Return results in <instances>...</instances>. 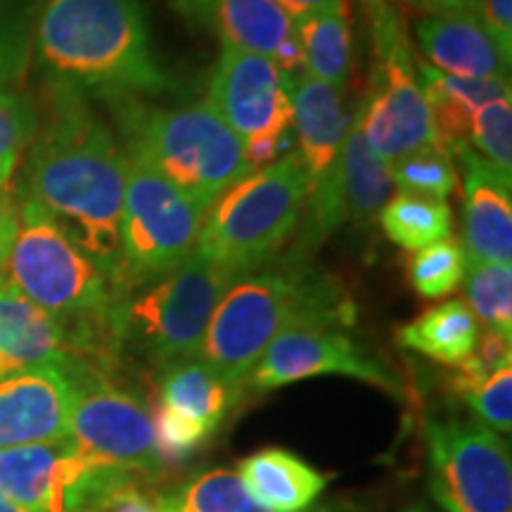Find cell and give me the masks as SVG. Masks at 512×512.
I'll use <instances>...</instances> for the list:
<instances>
[{
    "mask_svg": "<svg viewBox=\"0 0 512 512\" xmlns=\"http://www.w3.org/2000/svg\"><path fill=\"white\" fill-rule=\"evenodd\" d=\"M126 152L83 93L55 83L29 145L22 197L48 211L98 264L110 287L119 273Z\"/></svg>",
    "mask_w": 512,
    "mask_h": 512,
    "instance_id": "1",
    "label": "cell"
},
{
    "mask_svg": "<svg viewBox=\"0 0 512 512\" xmlns=\"http://www.w3.org/2000/svg\"><path fill=\"white\" fill-rule=\"evenodd\" d=\"M36 55L55 83L112 102L181 91L152 46L140 0H48L36 22Z\"/></svg>",
    "mask_w": 512,
    "mask_h": 512,
    "instance_id": "2",
    "label": "cell"
},
{
    "mask_svg": "<svg viewBox=\"0 0 512 512\" xmlns=\"http://www.w3.org/2000/svg\"><path fill=\"white\" fill-rule=\"evenodd\" d=\"M351 318L354 306L328 275L302 266L259 268L223 294L197 356L230 384L245 389L256 361L285 330L342 328Z\"/></svg>",
    "mask_w": 512,
    "mask_h": 512,
    "instance_id": "3",
    "label": "cell"
},
{
    "mask_svg": "<svg viewBox=\"0 0 512 512\" xmlns=\"http://www.w3.org/2000/svg\"><path fill=\"white\" fill-rule=\"evenodd\" d=\"M114 107L126 152L138 155L204 209L254 171L247 162L245 143L207 102L152 110L140 100H117Z\"/></svg>",
    "mask_w": 512,
    "mask_h": 512,
    "instance_id": "4",
    "label": "cell"
},
{
    "mask_svg": "<svg viewBox=\"0 0 512 512\" xmlns=\"http://www.w3.org/2000/svg\"><path fill=\"white\" fill-rule=\"evenodd\" d=\"M309 195V174L297 150L240 178L204 216L197 247L230 273L264 268L297 228Z\"/></svg>",
    "mask_w": 512,
    "mask_h": 512,
    "instance_id": "5",
    "label": "cell"
},
{
    "mask_svg": "<svg viewBox=\"0 0 512 512\" xmlns=\"http://www.w3.org/2000/svg\"><path fill=\"white\" fill-rule=\"evenodd\" d=\"M235 280L238 275L195 249L176 271L114 299L119 347L128 344L155 366L197 356L209 320Z\"/></svg>",
    "mask_w": 512,
    "mask_h": 512,
    "instance_id": "6",
    "label": "cell"
},
{
    "mask_svg": "<svg viewBox=\"0 0 512 512\" xmlns=\"http://www.w3.org/2000/svg\"><path fill=\"white\" fill-rule=\"evenodd\" d=\"M3 280L64 323L112 316L114 294L105 273L29 197L19 200V230L3 266Z\"/></svg>",
    "mask_w": 512,
    "mask_h": 512,
    "instance_id": "7",
    "label": "cell"
},
{
    "mask_svg": "<svg viewBox=\"0 0 512 512\" xmlns=\"http://www.w3.org/2000/svg\"><path fill=\"white\" fill-rule=\"evenodd\" d=\"M124 211L119 223V273L114 299L176 271L195 252L209 209L126 152Z\"/></svg>",
    "mask_w": 512,
    "mask_h": 512,
    "instance_id": "8",
    "label": "cell"
},
{
    "mask_svg": "<svg viewBox=\"0 0 512 512\" xmlns=\"http://www.w3.org/2000/svg\"><path fill=\"white\" fill-rule=\"evenodd\" d=\"M366 8L373 27L375 76L358 117L373 155L392 166L415 150L437 145V136L399 15L387 0H366Z\"/></svg>",
    "mask_w": 512,
    "mask_h": 512,
    "instance_id": "9",
    "label": "cell"
},
{
    "mask_svg": "<svg viewBox=\"0 0 512 512\" xmlns=\"http://www.w3.org/2000/svg\"><path fill=\"white\" fill-rule=\"evenodd\" d=\"M143 477L81 456L69 439L0 448V494L34 512H100Z\"/></svg>",
    "mask_w": 512,
    "mask_h": 512,
    "instance_id": "10",
    "label": "cell"
},
{
    "mask_svg": "<svg viewBox=\"0 0 512 512\" xmlns=\"http://www.w3.org/2000/svg\"><path fill=\"white\" fill-rule=\"evenodd\" d=\"M430 491L446 512H512L510 448L477 420L425 425Z\"/></svg>",
    "mask_w": 512,
    "mask_h": 512,
    "instance_id": "11",
    "label": "cell"
},
{
    "mask_svg": "<svg viewBox=\"0 0 512 512\" xmlns=\"http://www.w3.org/2000/svg\"><path fill=\"white\" fill-rule=\"evenodd\" d=\"M292 124L297 131L299 157L309 174V211L304 242L323 240L347 214L344 204L342 152L351 114L344 107L342 91L309 74L292 76Z\"/></svg>",
    "mask_w": 512,
    "mask_h": 512,
    "instance_id": "12",
    "label": "cell"
},
{
    "mask_svg": "<svg viewBox=\"0 0 512 512\" xmlns=\"http://www.w3.org/2000/svg\"><path fill=\"white\" fill-rule=\"evenodd\" d=\"M67 439L81 456L150 479L164 472L155 425L143 399L114 387L100 373L79 370Z\"/></svg>",
    "mask_w": 512,
    "mask_h": 512,
    "instance_id": "13",
    "label": "cell"
},
{
    "mask_svg": "<svg viewBox=\"0 0 512 512\" xmlns=\"http://www.w3.org/2000/svg\"><path fill=\"white\" fill-rule=\"evenodd\" d=\"M318 375H344L384 392L401 394V382L380 358L339 328H290L278 335L247 375L249 392H271Z\"/></svg>",
    "mask_w": 512,
    "mask_h": 512,
    "instance_id": "14",
    "label": "cell"
},
{
    "mask_svg": "<svg viewBox=\"0 0 512 512\" xmlns=\"http://www.w3.org/2000/svg\"><path fill=\"white\" fill-rule=\"evenodd\" d=\"M292 76L264 55L221 46L207 105L242 143L278 140L292 126Z\"/></svg>",
    "mask_w": 512,
    "mask_h": 512,
    "instance_id": "15",
    "label": "cell"
},
{
    "mask_svg": "<svg viewBox=\"0 0 512 512\" xmlns=\"http://www.w3.org/2000/svg\"><path fill=\"white\" fill-rule=\"evenodd\" d=\"M79 370L38 366L0 377V448L67 439Z\"/></svg>",
    "mask_w": 512,
    "mask_h": 512,
    "instance_id": "16",
    "label": "cell"
},
{
    "mask_svg": "<svg viewBox=\"0 0 512 512\" xmlns=\"http://www.w3.org/2000/svg\"><path fill=\"white\" fill-rule=\"evenodd\" d=\"M463 164V245L467 264L512 261V176L486 162L470 143L453 147Z\"/></svg>",
    "mask_w": 512,
    "mask_h": 512,
    "instance_id": "17",
    "label": "cell"
},
{
    "mask_svg": "<svg viewBox=\"0 0 512 512\" xmlns=\"http://www.w3.org/2000/svg\"><path fill=\"white\" fill-rule=\"evenodd\" d=\"M72 366L67 323L0 278V377L38 366Z\"/></svg>",
    "mask_w": 512,
    "mask_h": 512,
    "instance_id": "18",
    "label": "cell"
},
{
    "mask_svg": "<svg viewBox=\"0 0 512 512\" xmlns=\"http://www.w3.org/2000/svg\"><path fill=\"white\" fill-rule=\"evenodd\" d=\"M422 55L439 72L470 79H510V62L477 15H427L415 24Z\"/></svg>",
    "mask_w": 512,
    "mask_h": 512,
    "instance_id": "19",
    "label": "cell"
},
{
    "mask_svg": "<svg viewBox=\"0 0 512 512\" xmlns=\"http://www.w3.org/2000/svg\"><path fill=\"white\" fill-rule=\"evenodd\" d=\"M420 91L430 105L437 147L451 152V147L467 143L470 119L479 107L494 100L512 98L510 81L503 79H470L439 72L427 62L415 64Z\"/></svg>",
    "mask_w": 512,
    "mask_h": 512,
    "instance_id": "20",
    "label": "cell"
},
{
    "mask_svg": "<svg viewBox=\"0 0 512 512\" xmlns=\"http://www.w3.org/2000/svg\"><path fill=\"white\" fill-rule=\"evenodd\" d=\"M245 389L230 384L200 356L178 358L159 366L157 401L183 418L200 422L211 434L219 432L221 422L233 411Z\"/></svg>",
    "mask_w": 512,
    "mask_h": 512,
    "instance_id": "21",
    "label": "cell"
},
{
    "mask_svg": "<svg viewBox=\"0 0 512 512\" xmlns=\"http://www.w3.org/2000/svg\"><path fill=\"white\" fill-rule=\"evenodd\" d=\"M238 477L256 503L273 512H306L328 477L285 448H261L238 463Z\"/></svg>",
    "mask_w": 512,
    "mask_h": 512,
    "instance_id": "22",
    "label": "cell"
},
{
    "mask_svg": "<svg viewBox=\"0 0 512 512\" xmlns=\"http://www.w3.org/2000/svg\"><path fill=\"white\" fill-rule=\"evenodd\" d=\"M207 29H214L221 46L273 60L287 38L297 34L294 19L275 0H214Z\"/></svg>",
    "mask_w": 512,
    "mask_h": 512,
    "instance_id": "23",
    "label": "cell"
},
{
    "mask_svg": "<svg viewBox=\"0 0 512 512\" xmlns=\"http://www.w3.org/2000/svg\"><path fill=\"white\" fill-rule=\"evenodd\" d=\"M477 337L479 323L463 299L432 306L396 330V342L403 349L418 351L444 366H460L475 349Z\"/></svg>",
    "mask_w": 512,
    "mask_h": 512,
    "instance_id": "24",
    "label": "cell"
},
{
    "mask_svg": "<svg viewBox=\"0 0 512 512\" xmlns=\"http://www.w3.org/2000/svg\"><path fill=\"white\" fill-rule=\"evenodd\" d=\"M302 41L306 74L344 91L351 72L349 5L309 12L294 19Z\"/></svg>",
    "mask_w": 512,
    "mask_h": 512,
    "instance_id": "25",
    "label": "cell"
},
{
    "mask_svg": "<svg viewBox=\"0 0 512 512\" xmlns=\"http://www.w3.org/2000/svg\"><path fill=\"white\" fill-rule=\"evenodd\" d=\"M342 178L347 214L358 223H373L384 204L389 202L394 183L387 166L373 155L363 138L358 112L351 117L347 140H344Z\"/></svg>",
    "mask_w": 512,
    "mask_h": 512,
    "instance_id": "26",
    "label": "cell"
},
{
    "mask_svg": "<svg viewBox=\"0 0 512 512\" xmlns=\"http://www.w3.org/2000/svg\"><path fill=\"white\" fill-rule=\"evenodd\" d=\"M380 226L394 245L411 252L451 238L453 216L444 200L399 192L380 211Z\"/></svg>",
    "mask_w": 512,
    "mask_h": 512,
    "instance_id": "27",
    "label": "cell"
},
{
    "mask_svg": "<svg viewBox=\"0 0 512 512\" xmlns=\"http://www.w3.org/2000/svg\"><path fill=\"white\" fill-rule=\"evenodd\" d=\"M169 512H273L247 494L238 472L216 467L164 496ZM309 512V510H306Z\"/></svg>",
    "mask_w": 512,
    "mask_h": 512,
    "instance_id": "28",
    "label": "cell"
},
{
    "mask_svg": "<svg viewBox=\"0 0 512 512\" xmlns=\"http://www.w3.org/2000/svg\"><path fill=\"white\" fill-rule=\"evenodd\" d=\"M463 280L477 323L512 342V264H467Z\"/></svg>",
    "mask_w": 512,
    "mask_h": 512,
    "instance_id": "29",
    "label": "cell"
},
{
    "mask_svg": "<svg viewBox=\"0 0 512 512\" xmlns=\"http://www.w3.org/2000/svg\"><path fill=\"white\" fill-rule=\"evenodd\" d=\"M467 271L465 249L458 240L448 238L437 245L420 249L408 261V278L422 299H444L463 283Z\"/></svg>",
    "mask_w": 512,
    "mask_h": 512,
    "instance_id": "30",
    "label": "cell"
},
{
    "mask_svg": "<svg viewBox=\"0 0 512 512\" xmlns=\"http://www.w3.org/2000/svg\"><path fill=\"white\" fill-rule=\"evenodd\" d=\"M38 131V107L29 95L0 88V190H10L24 150Z\"/></svg>",
    "mask_w": 512,
    "mask_h": 512,
    "instance_id": "31",
    "label": "cell"
},
{
    "mask_svg": "<svg viewBox=\"0 0 512 512\" xmlns=\"http://www.w3.org/2000/svg\"><path fill=\"white\" fill-rule=\"evenodd\" d=\"M389 176L401 192L425 195L432 200H446L448 195H453L458 183L451 155L437 145L422 147L401 157L399 162L389 166Z\"/></svg>",
    "mask_w": 512,
    "mask_h": 512,
    "instance_id": "32",
    "label": "cell"
},
{
    "mask_svg": "<svg viewBox=\"0 0 512 512\" xmlns=\"http://www.w3.org/2000/svg\"><path fill=\"white\" fill-rule=\"evenodd\" d=\"M467 143L503 174H512V100L503 98L479 107L470 119Z\"/></svg>",
    "mask_w": 512,
    "mask_h": 512,
    "instance_id": "33",
    "label": "cell"
},
{
    "mask_svg": "<svg viewBox=\"0 0 512 512\" xmlns=\"http://www.w3.org/2000/svg\"><path fill=\"white\" fill-rule=\"evenodd\" d=\"M152 425H155V441H157V456L159 463L166 470V465L178 467L185 460L202 451L209 444V439L214 437L207 427H202L200 422L183 418L169 408H164L162 403L155 399L150 406Z\"/></svg>",
    "mask_w": 512,
    "mask_h": 512,
    "instance_id": "34",
    "label": "cell"
},
{
    "mask_svg": "<svg viewBox=\"0 0 512 512\" xmlns=\"http://www.w3.org/2000/svg\"><path fill=\"white\" fill-rule=\"evenodd\" d=\"M475 411L479 422L496 432L512 430V366L496 370L482 384L460 396Z\"/></svg>",
    "mask_w": 512,
    "mask_h": 512,
    "instance_id": "35",
    "label": "cell"
},
{
    "mask_svg": "<svg viewBox=\"0 0 512 512\" xmlns=\"http://www.w3.org/2000/svg\"><path fill=\"white\" fill-rule=\"evenodd\" d=\"M512 363L510 339H505L496 332L486 330L484 335L477 337L472 354L460 363L456 375L451 377V387L458 396L470 392L472 387L482 384L486 377H491L496 370H501Z\"/></svg>",
    "mask_w": 512,
    "mask_h": 512,
    "instance_id": "36",
    "label": "cell"
},
{
    "mask_svg": "<svg viewBox=\"0 0 512 512\" xmlns=\"http://www.w3.org/2000/svg\"><path fill=\"white\" fill-rule=\"evenodd\" d=\"M29 62V41L8 0H0V88L24 74Z\"/></svg>",
    "mask_w": 512,
    "mask_h": 512,
    "instance_id": "37",
    "label": "cell"
},
{
    "mask_svg": "<svg viewBox=\"0 0 512 512\" xmlns=\"http://www.w3.org/2000/svg\"><path fill=\"white\" fill-rule=\"evenodd\" d=\"M479 22L494 38L505 60L512 57V0H482V8L477 12Z\"/></svg>",
    "mask_w": 512,
    "mask_h": 512,
    "instance_id": "38",
    "label": "cell"
},
{
    "mask_svg": "<svg viewBox=\"0 0 512 512\" xmlns=\"http://www.w3.org/2000/svg\"><path fill=\"white\" fill-rule=\"evenodd\" d=\"M100 512H169V508L162 494H152L145 491V484H136L119 491L112 501L102 505Z\"/></svg>",
    "mask_w": 512,
    "mask_h": 512,
    "instance_id": "39",
    "label": "cell"
},
{
    "mask_svg": "<svg viewBox=\"0 0 512 512\" xmlns=\"http://www.w3.org/2000/svg\"><path fill=\"white\" fill-rule=\"evenodd\" d=\"M19 230V204L10 190H0V273H3L5 261L12 249V242L17 238Z\"/></svg>",
    "mask_w": 512,
    "mask_h": 512,
    "instance_id": "40",
    "label": "cell"
},
{
    "mask_svg": "<svg viewBox=\"0 0 512 512\" xmlns=\"http://www.w3.org/2000/svg\"><path fill=\"white\" fill-rule=\"evenodd\" d=\"M401 3L427 15H477L482 8V0H401Z\"/></svg>",
    "mask_w": 512,
    "mask_h": 512,
    "instance_id": "41",
    "label": "cell"
},
{
    "mask_svg": "<svg viewBox=\"0 0 512 512\" xmlns=\"http://www.w3.org/2000/svg\"><path fill=\"white\" fill-rule=\"evenodd\" d=\"M171 5L178 10V15L190 19L192 24L207 27L209 12L214 8V0H171Z\"/></svg>",
    "mask_w": 512,
    "mask_h": 512,
    "instance_id": "42",
    "label": "cell"
},
{
    "mask_svg": "<svg viewBox=\"0 0 512 512\" xmlns=\"http://www.w3.org/2000/svg\"><path fill=\"white\" fill-rule=\"evenodd\" d=\"M290 12L292 19L309 15V12L325 10V8H339V5H349V0H275Z\"/></svg>",
    "mask_w": 512,
    "mask_h": 512,
    "instance_id": "43",
    "label": "cell"
},
{
    "mask_svg": "<svg viewBox=\"0 0 512 512\" xmlns=\"http://www.w3.org/2000/svg\"><path fill=\"white\" fill-rule=\"evenodd\" d=\"M0 512H34V510L24 508V505H17L15 501H10V498L0 494Z\"/></svg>",
    "mask_w": 512,
    "mask_h": 512,
    "instance_id": "44",
    "label": "cell"
},
{
    "mask_svg": "<svg viewBox=\"0 0 512 512\" xmlns=\"http://www.w3.org/2000/svg\"><path fill=\"white\" fill-rule=\"evenodd\" d=\"M403 512H425V510H420V508H413V510H403Z\"/></svg>",
    "mask_w": 512,
    "mask_h": 512,
    "instance_id": "45",
    "label": "cell"
},
{
    "mask_svg": "<svg viewBox=\"0 0 512 512\" xmlns=\"http://www.w3.org/2000/svg\"><path fill=\"white\" fill-rule=\"evenodd\" d=\"M0 278H3V273H0Z\"/></svg>",
    "mask_w": 512,
    "mask_h": 512,
    "instance_id": "46",
    "label": "cell"
}]
</instances>
